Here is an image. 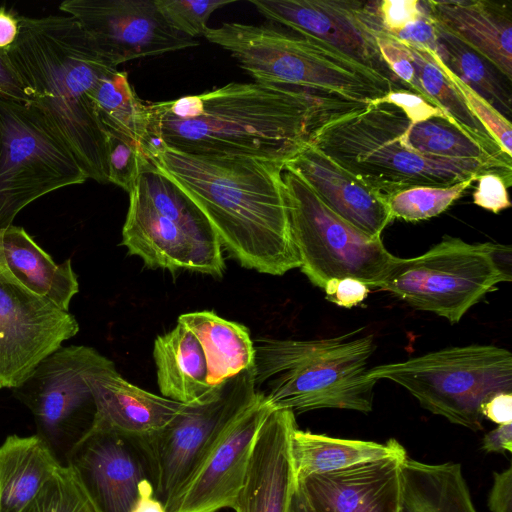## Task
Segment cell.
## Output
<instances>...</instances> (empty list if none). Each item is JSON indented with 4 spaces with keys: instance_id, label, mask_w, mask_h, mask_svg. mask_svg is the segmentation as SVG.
Listing matches in <instances>:
<instances>
[{
    "instance_id": "cell-25",
    "label": "cell",
    "mask_w": 512,
    "mask_h": 512,
    "mask_svg": "<svg viewBox=\"0 0 512 512\" xmlns=\"http://www.w3.org/2000/svg\"><path fill=\"white\" fill-rule=\"evenodd\" d=\"M62 465L37 434L8 436L0 446V512H21Z\"/></svg>"
},
{
    "instance_id": "cell-1",
    "label": "cell",
    "mask_w": 512,
    "mask_h": 512,
    "mask_svg": "<svg viewBox=\"0 0 512 512\" xmlns=\"http://www.w3.org/2000/svg\"><path fill=\"white\" fill-rule=\"evenodd\" d=\"M368 105L258 82H231L201 94L151 103L160 149L284 164L322 126Z\"/></svg>"
},
{
    "instance_id": "cell-28",
    "label": "cell",
    "mask_w": 512,
    "mask_h": 512,
    "mask_svg": "<svg viewBox=\"0 0 512 512\" xmlns=\"http://www.w3.org/2000/svg\"><path fill=\"white\" fill-rule=\"evenodd\" d=\"M290 452L296 482L315 475L338 471L359 463L390 456H406L405 448L394 438L386 443L343 439L295 427Z\"/></svg>"
},
{
    "instance_id": "cell-27",
    "label": "cell",
    "mask_w": 512,
    "mask_h": 512,
    "mask_svg": "<svg viewBox=\"0 0 512 512\" xmlns=\"http://www.w3.org/2000/svg\"><path fill=\"white\" fill-rule=\"evenodd\" d=\"M399 512H477L459 463H401Z\"/></svg>"
},
{
    "instance_id": "cell-45",
    "label": "cell",
    "mask_w": 512,
    "mask_h": 512,
    "mask_svg": "<svg viewBox=\"0 0 512 512\" xmlns=\"http://www.w3.org/2000/svg\"><path fill=\"white\" fill-rule=\"evenodd\" d=\"M0 97L24 103L31 101L9 59L7 49H0Z\"/></svg>"
},
{
    "instance_id": "cell-49",
    "label": "cell",
    "mask_w": 512,
    "mask_h": 512,
    "mask_svg": "<svg viewBox=\"0 0 512 512\" xmlns=\"http://www.w3.org/2000/svg\"><path fill=\"white\" fill-rule=\"evenodd\" d=\"M19 35V16L14 12L0 7V49H8Z\"/></svg>"
},
{
    "instance_id": "cell-39",
    "label": "cell",
    "mask_w": 512,
    "mask_h": 512,
    "mask_svg": "<svg viewBox=\"0 0 512 512\" xmlns=\"http://www.w3.org/2000/svg\"><path fill=\"white\" fill-rule=\"evenodd\" d=\"M377 44L382 58L403 88L419 95L420 88L409 48L385 30L377 35Z\"/></svg>"
},
{
    "instance_id": "cell-7",
    "label": "cell",
    "mask_w": 512,
    "mask_h": 512,
    "mask_svg": "<svg viewBox=\"0 0 512 512\" xmlns=\"http://www.w3.org/2000/svg\"><path fill=\"white\" fill-rule=\"evenodd\" d=\"M367 375L399 384L429 412L478 431L482 404L496 393L512 392V354L485 344L448 347L374 366Z\"/></svg>"
},
{
    "instance_id": "cell-40",
    "label": "cell",
    "mask_w": 512,
    "mask_h": 512,
    "mask_svg": "<svg viewBox=\"0 0 512 512\" xmlns=\"http://www.w3.org/2000/svg\"><path fill=\"white\" fill-rule=\"evenodd\" d=\"M473 193V203L493 213L507 209L511 206L508 188L511 186L506 178L496 172L481 174Z\"/></svg>"
},
{
    "instance_id": "cell-33",
    "label": "cell",
    "mask_w": 512,
    "mask_h": 512,
    "mask_svg": "<svg viewBox=\"0 0 512 512\" xmlns=\"http://www.w3.org/2000/svg\"><path fill=\"white\" fill-rule=\"evenodd\" d=\"M405 45L409 48L415 65L419 95L478 140L500 146L466 107L460 94L437 65L432 53L420 46Z\"/></svg>"
},
{
    "instance_id": "cell-47",
    "label": "cell",
    "mask_w": 512,
    "mask_h": 512,
    "mask_svg": "<svg viewBox=\"0 0 512 512\" xmlns=\"http://www.w3.org/2000/svg\"><path fill=\"white\" fill-rule=\"evenodd\" d=\"M483 418L500 425L512 423V392H499L481 406Z\"/></svg>"
},
{
    "instance_id": "cell-5",
    "label": "cell",
    "mask_w": 512,
    "mask_h": 512,
    "mask_svg": "<svg viewBox=\"0 0 512 512\" xmlns=\"http://www.w3.org/2000/svg\"><path fill=\"white\" fill-rule=\"evenodd\" d=\"M408 118L373 102L322 126L310 143L386 198L418 186L446 187L486 172L512 183V169L475 160L424 156L402 140Z\"/></svg>"
},
{
    "instance_id": "cell-14",
    "label": "cell",
    "mask_w": 512,
    "mask_h": 512,
    "mask_svg": "<svg viewBox=\"0 0 512 512\" xmlns=\"http://www.w3.org/2000/svg\"><path fill=\"white\" fill-rule=\"evenodd\" d=\"M78 331L69 311L22 285L0 255V389L18 387Z\"/></svg>"
},
{
    "instance_id": "cell-50",
    "label": "cell",
    "mask_w": 512,
    "mask_h": 512,
    "mask_svg": "<svg viewBox=\"0 0 512 512\" xmlns=\"http://www.w3.org/2000/svg\"><path fill=\"white\" fill-rule=\"evenodd\" d=\"M288 512H313L298 483H296L292 491Z\"/></svg>"
},
{
    "instance_id": "cell-42",
    "label": "cell",
    "mask_w": 512,
    "mask_h": 512,
    "mask_svg": "<svg viewBox=\"0 0 512 512\" xmlns=\"http://www.w3.org/2000/svg\"><path fill=\"white\" fill-rule=\"evenodd\" d=\"M424 2L425 10L416 20L390 35L404 44L420 46L435 52L437 48L435 23L428 11L426 1Z\"/></svg>"
},
{
    "instance_id": "cell-19",
    "label": "cell",
    "mask_w": 512,
    "mask_h": 512,
    "mask_svg": "<svg viewBox=\"0 0 512 512\" xmlns=\"http://www.w3.org/2000/svg\"><path fill=\"white\" fill-rule=\"evenodd\" d=\"M390 456L297 482L313 512H399L401 463Z\"/></svg>"
},
{
    "instance_id": "cell-22",
    "label": "cell",
    "mask_w": 512,
    "mask_h": 512,
    "mask_svg": "<svg viewBox=\"0 0 512 512\" xmlns=\"http://www.w3.org/2000/svg\"><path fill=\"white\" fill-rule=\"evenodd\" d=\"M440 27L512 81V8L491 0L426 1Z\"/></svg>"
},
{
    "instance_id": "cell-4",
    "label": "cell",
    "mask_w": 512,
    "mask_h": 512,
    "mask_svg": "<svg viewBox=\"0 0 512 512\" xmlns=\"http://www.w3.org/2000/svg\"><path fill=\"white\" fill-rule=\"evenodd\" d=\"M254 348L255 388L266 386L261 393L272 409L372 411L377 381L367 372L376 350L373 334L259 339Z\"/></svg>"
},
{
    "instance_id": "cell-2",
    "label": "cell",
    "mask_w": 512,
    "mask_h": 512,
    "mask_svg": "<svg viewBox=\"0 0 512 512\" xmlns=\"http://www.w3.org/2000/svg\"><path fill=\"white\" fill-rule=\"evenodd\" d=\"M201 210L241 266L273 276L300 268L284 194V163L160 149L151 159Z\"/></svg>"
},
{
    "instance_id": "cell-48",
    "label": "cell",
    "mask_w": 512,
    "mask_h": 512,
    "mask_svg": "<svg viewBox=\"0 0 512 512\" xmlns=\"http://www.w3.org/2000/svg\"><path fill=\"white\" fill-rule=\"evenodd\" d=\"M482 449L488 453L512 452V423L500 424L485 434Z\"/></svg>"
},
{
    "instance_id": "cell-16",
    "label": "cell",
    "mask_w": 512,
    "mask_h": 512,
    "mask_svg": "<svg viewBox=\"0 0 512 512\" xmlns=\"http://www.w3.org/2000/svg\"><path fill=\"white\" fill-rule=\"evenodd\" d=\"M59 9L78 22L115 67L198 45L170 27L155 0H65Z\"/></svg>"
},
{
    "instance_id": "cell-23",
    "label": "cell",
    "mask_w": 512,
    "mask_h": 512,
    "mask_svg": "<svg viewBox=\"0 0 512 512\" xmlns=\"http://www.w3.org/2000/svg\"><path fill=\"white\" fill-rule=\"evenodd\" d=\"M96 405L93 424L122 433L150 436L167 425L184 403L148 392L111 367L92 377Z\"/></svg>"
},
{
    "instance_id": "cell-34",
    "label": "cell",
    "mask_w": 512,
    "mask_h": 512,
    "mask_svg": "<svg viewBox=\"0 0 512 512\" xmlns=\"http://www.w3.org/2000/svg\"><path fill=\"white\" fill-rule=\"evenodd\" d=\"M476 178L446 186H418L387 197L392 220L416 222L435 217L447 210L475 182Z\"/></svg>"
},
{
    "instance_id": "cell-18",
    "label": "cell",
    "mask_w": 512,
    "mask_h": 512,
    "mask_svg": "<svg viewBox=\"0 0 512 512\" xmlns=\"http://www.w3.org/2000/svg\"><path fill=\"white\" fill-rule=\"evenodd\" d=\"M121 244L151 269L188 270L215 277H221L225 269L222 255L208 250L158 212L136 187L129 193Z\"/></svg>"
},
{
    "instance_id": "cell-21",
    "label": "cell",
    "mask_w": 512,
    "mask_h": 512,
    "mask_svg": "<svg viewBox=\"0 0 512 512\" xmlns=\"http://www.w3.org/2000/svg\"><path fill=\"white\" fill-rule=\"evenodd\" d=\"M297 427L290 410L273 409L255 439L244 485L233 505L236 512H288L296 485L290 438Z\"/></svg>"
},
{
    "instance_id": "cell-15",
    "label": "cell",
    "mask_w": 512,
    "mask_h": 512,
    "mask_svg": "<svg viewBox=\"0 0 512 512\" xmlns=\"http://www.w3.org/2000/svg\"><path fill=\"white\" fill-rule=\"evenodd\" d=\"M268 20L323 40L404 89L381 56L380 1L251 0ZM405 90V89H404Z\"/></svg>"
},
{
    "instance_id": "cell-37",
    "label": "cell",
    "mask_w": 512,
    "mask_h": 512,
    "mask_svg": "<svg viewBox=\"0 0 512 512\" xmlns=\"http://www.w3.org/2000/svg\"><path fill=\"white\" fill-rule=\"evenodd\" d=\"M234 1L228 0H155V4L175 31L195 39L203 36L211 14Z\"/></svg>"
},
{
    "instance_id": "cell-35",
    "label": "cell",
    "mask_w": 512,
    "mask_h": 512,
    "mask_svg": "<svg viewBox=\"0 0 512 512\" xmlns=\"http://www.w3.org/2000/svg\"><path fill=\"white\" fill-rule=\"evenodd\" d=\"M21 512H97L74 471L62 465Z\"/></svg>"
},
{
    "instance_id": "cell-30",
    "label": "cell",
    "mask_w": 512,
    "mask_h": 512,
    "mask_svg": "<svg viewBox=\"0 0 512 512\" xmlns=\"http://www.w3.org/2000/svg\"><path fill=\"white\" fill-rule=\"evenodd\" d=\"M91 99L105 130L131 139L152 159L159 147L151 103L138 97L125 71L115 70L103 78L92 91Z\"/></svg>"
},
{
    "instance_id": "cell-36",
    "label": "cell",
    "mask_w": 512,
    "mask_h": 512,
    "mask_svg": "<svg viewBox=\"0 0 512 512\" xmlns=\"http://www.w3.org/2000/svg\"><path fill=\"white\" fill-rule=\"evenodd\" d=\"M106 134L108 183L119 186L129 194L152 160L131 139L109 130H106Z\"/></svg>"
},
{
    "instance_id": "cell-29",
    "label": "cell",
    "mask_w": 512,
    "mask_h": 512,
    "mask_svg": "<svg viewBox=\"0 0 512 512\" xmlns=\"http://www.w3.org/2000/svg\"><path fill=\"white\" fill-rule=\"evenodd\" d=\"M179 323L198 339L207 363V381L216 386L254 367L255 348L246 326L213 311L181 314Z\"/></svg>"
},
{
    "instance_id": "cell-43",
    "label": "cell",
    "mask_w": 512,
    "mask_h": 512,
    "mask_svg": "<svg viewBox=\"0 0 512 512\" xmlns=\"http://www.w3.org/2000/svg\"><path fill=\"white\" fill-rule=\"evenodd\" d=\"M377 101L395 105L412 123L436 115H445L438 107L430 104L423 97L404 89L392 90Z\"/></svg>"
},
{
    "instance_id": "cell-46",
    "label": "cell",
    "mask_w": 512,
    "mask_h": 512,
    "mask_svg": "<svg viewBox=\"0 0 512 512\" xmlns=\"http://www.w3.org/2000/svg\"><path fill=\"white\" fill-rule=\"evenodd\" d=\"M491 512H512V467L493 473V485L488 496Z\"/></svg>"
},
{
    "instance_id": "cell-44",
    "label": "cell",
    "mask_w": 512,
    "mask_h": 512,
    "mask_svg": "<svg viewBox=\"0 0 512 512\" xmlns=\"http://www.w3.org/2000/svg\"><path fill=\"white\" fill-rule=\"evenodd\" d=\"M326 299L344 308H352L366 299L370 288L354 278L329 280L323 288Z\"/></svg>"
},
{
    "instance_id": "cell-32",
    "label": "cell",
    "mask_w": 512,
    "mask_h": 512,
    "mask_svg": "<svg viewBox=\"0 0 512 512\" xmlns=\"http://www.w3.org/2000/svg\"><path fill=\"white\" fill-rule=\"evenodd\" d=\"M136 188L158 212L176 222L208 250L222 255L219 239L207 218L153 162L141 174Z\"/></svg>"
},
{
    "instance_id": "cell-9",
    "label": "cell",
    "mask_w": 512,
    "mask_h": 512,
    "mask_svg": "<svg viewBox=\"0 0 512 512\" xmlns=\"http://www.w3.org/2000/svg\"><path fill=\"white\" fill-rule=\"evenodd\" d=\"M494 247L444 236L419 256L396 257L379 290L456 324L497 284L507 282L496 265Z\"/></svg>"
},
{
    "instance_id": "cell-41",
    "label": "cell",
    "mask_w": 512,
    "mask_h": 512,
    "mask_svg": "<svg viewBox=\"0 0 512 512\" xmlns=\"http://www.w3.org/2000/svg\"><path fill=\"white\" fill-rule=\"evenodd\" d=\"M425 10L420 0H382L380 15L384 30L393 33L416 20Z\"/></svg>"
},
{
    "instance_id": "cell-8",
    "label": "cell",
    "mask_w": 512,
    "mask_h": 512,
    "mask_svg": "<svg viewBox=\"0 0 512 512\" xmlns=\"http://www.w3.org/2000/svg\"><path fill=\"white\" fill-rule=\"evenodd\" d=\"M282 178L302 273L322 289L329 280L342 278L379 289L396 258L381 237L370 236L343 220L294 172L284 168Z\"/></svg>"
},
{
    "instance_id": "cell-12",
    "label": "cell",
    "mask_w": 512,
    "mask_h": 512,
    "mask_svg": "<svg viewBox=\"0 0 512 512\" xmlns=\"http://www.w3.org/2000/svg\"><path fill=\"white\" fill-rule=\"evenodd\" d=\"M114 366L92 347L61 346L13 389L15 396L33 414L37 435L60 462V456L65 459L94 423L96 405L90 384L92 377Z\"/></svg>"
},
{
    "instance_id": "cell-26",
    "label": "cell",
    "mask_w": 512,
    "mask_h": 512,
    "mask_svg": "<svg viewBox=\"0 0 512 512\" xmlns=\"http://www.w3.org/2000/svg\"><path fill=\"white\" fill-rule=\"evenodd\" d=\"M153 358L162 396L184 404L196 402L214 386L207 381V363L195 335L183 324L154 340Z\"/></svg>"
},
{
    "instance_id": "cell-24",
    "label": "cell",
    "mask_w": 512,
    "mask_h": 512,
    "mask_svg": "<svg viewBox=\"0 0 512 512\" xmlns=\"http://www.w3.org/2000/svg\"><path fill=\"white\" fill-rule=\"evenodd\" d=\"M0 255L22 285L68 311L79 291L70 259L56 264L22 227L13 225L0 231Z\"/></svg>"
},
{
    "instance_id": "cell-6",
    "label": "cell",
    "mask_w": 512,
    "mask_h": 512,
    "mask_svg": "<svg viewBox=\"0 0 512 512\" xmlns=\"http://www.w3.org/2000/svg\"><path fill=\"white\" fill-rule=\"evenodd\" d=\"M203 36L229 51L255 82L373 103L399 88L327 42L300 31L226 22Z\"/></svg>"
},
{
    "instance_id": "cell-13",
    "label": "cell",
    "mask_w": 512,
    "mask_h": 512,
    "mask_svg": "<svg viewBox=\"0 0 512 512\" xmlns=\"http://www.w3.org/2000/svg\"><path fill=\"white\" fill-rule=\"evenodd\" d=\"M97 512H131L140 494H157L158 469L146 436L93 424L64 459Z\"/></svg>"
},
{
    "instance_id": "cell-31",
    "label": "cell",
    "mask_w": 512,
    "mask_h": 512,
    "mask_svg": "<svg viewBox=\"0 0 512 512\" xmlns=\"http://www.w3.org/2000/svg\"><path fill=\"white\" fill-rule=\"evenodd\" d=\"M435 28L437 48L433 53L441 64L510 121L511 83L490 62L437 23Z\"/></svg>"
},
{
    "instance_id": "cell-38",
    "label": "cell",
    "mask_w": 512,
    "mask_h": 512,
    "mask_svg": "<svg viewBox=\"0 0 512 512\" xmlns=\"http://www.w3.org/2000/svg\"><path fill=\"white\" fill-rule=\"evenodd\" d=\"M431 52V51H430ZM432 56L437 65L441 68L446 78L462 97L466 107L477 118V120L491 134L500 147L511 156L512 152V125L511 121L503 117L485 99L475 93L464 84L459 78L447 70L437 59L433 52Z\"/></svg>"
},
{
    "instance_id": "cell-3",
    "label": "cell",
    "mask_w": 512,
    "mask_h": 512,
    "mask_svg": "<svg viewBox=\"0 0 512 512\" xmlns=\"http://www.w3.org/2000/svg\"><path fill=\"white\" fill-rule=\"evenodd\" d=\"M9 59L34 107L68 146L88 179L108 183L107 134L91 99L117 70L68 15L19 16Z\"/></svg>"
},
{
    "instance_id": "cell-20",
    "label": "cell",
    "mask_w": 512,
    "mask_h": 512,
    "mask_svg": "<svg viewBox=\"0 0 512 512\" xmlns=\"http://www.w3.org/2000/svg\"><path fill=\"white\" fill-rule=\"evenodd\" d=\"M284 168L298 175L335 214L370 236L381 237L393 221L384 195L311 143L286 162Z\"/></svg>"
},
{
    "instance_id": "cell-17",
    "label": "cell",
    "mask_w": 512,
    "mask_h": 512,
    "mask_svg": "<svg viewBox=\"0 0 512 512\" xmlns=\"http://www.w3.org/2000/svg\"><path fill=\"white\" fill-rule=\"evenodd\" d=\"M255 400L229 426L200 468L176 512H218L233 505L244 485L257 433L273 410L264 395Z\"/></svg>"
},
{
    "instance_id": "cell-11",
    "label": "cell",
    "mask_w": 512,
    "mask_h": 512,
    "mask_svg": "<svg viewBox=\"0 0 512 512\" xmlns=\"http://www.w3.org/2000/svg\"><path fill=\"white\" fill-rule=\"evenodd\" d=\"M255 368L235 375L182 409L148 436L157 469V498L176 512L186 489L233 421L256 397Z\"/></svg>"
},
{
    "instance_id": "cell-10",
    "label": "cell",
    "mask_w": 512,
    "mask_h": 512,
    "mask_svg": "<svg viewBox=\"0 0 512 512\" xmlns=\"http://www.w3.org/2000/svg\"><path fill=\"white\" fill-rule=\"evenodd\" d=\"M87 179L74 154L34 107L0 97V231L38 198Z\"/></svg>"
}]
</instances>
